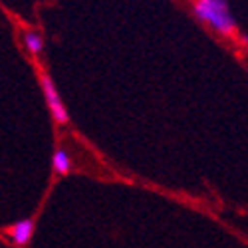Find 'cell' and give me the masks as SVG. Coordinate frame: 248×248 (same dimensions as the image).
I'll use <instances>...</instances> for the list:
<instances>
[{
  "instance_id": "obj_2",
  "label": "cell",
  "mask_w": 248,
  "mask_h": 248,
  "mask_svg": "<svg viewBox=\"0 0 248 248\" xmlns=\"http://www.w3.org/2000/svg\"><path fill=\"white\" fill-rule=\"evenodd\" d=\"M40 81H42L44 97H46V101H48V108H50V111H52V117H54L58 123H68V119H70L68 109L64 108V103H62L60 93H58V90H56V86H54L52 78L46 76V74H42V76H40Z\"/></svg>"
},
{
  "instance_id": "obj_1",
  "label": "cell",
  "mask_w": 248,
  "mask_h": 248,
  "mask_svg": "<svg viewBox=\"0 0 248 248\" xmlns=\"http://www.w3.org/2000/svg\"><path fill=\"white\" fill-rule=\"evenodd\" d=\"M193 10L197 18H201L202 22H206L211 28H215L224 36H231L236 28L226 0H195Z\"/></svg>"
},
{
  "instance_id": "obj_3",
  "label": "cell",
  "mask_w": 248,
  "mask_h": 248,
  "mask_svg": "<svg viewBox=\"0 0 248 248\" xmlns=\"http://www.w3.org/2000/svg\"><path fill=\"white\" fill-rule=\"evenodd\" d=\"M34 234V220L32 218H24V220H18L16 224L10 226V231H8V236L12 238L14 244L18 246H24L30 242Z\"/></svg>"
},
{
  "instance_id": "obj_4",
  "label": "cell",
  "mask_w": 248,
  "mask_h": 248,
  "mask_svg": "<svg viewBox=\"0 0 248 248\" xmlns=\"http://www.w3.org/2000/svg\"><path fill=\"white\" fill-rule=\"evenodd\" d=\"M54 171L58 173V175H66L68 171H70V167H72V159H70V155H68V151L66 149H62V147H58L56 149V153H54Z\"/></svg>"
},
{
  "instance_id": "obj_5",
  "label": "cell",
  "mask_w": 248,
  "mask_h": 248,
  "mask_svg": "<svg viewBox=\"0 0 248 248\" xmlns=\"http://www.w3.org/2000/svg\"><path fill=\"white\" fill-rule=\"evenodd\" d=\"M24 44L28 48L30 54H40L44 50V42H42V38H40L36 32H26L24 34Z\"/></svg>"
}]
</instances>
